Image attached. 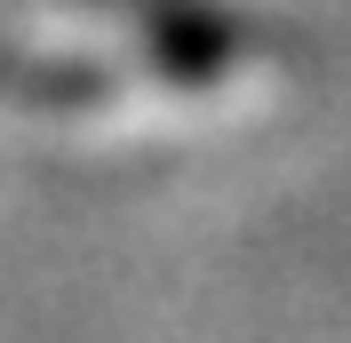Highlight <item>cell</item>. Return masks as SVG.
<instances>
[{
    "label": "cell",
    "mask_w": 351,
    "mask_h": 343,
    "mask_svg": "<svg viewBox=\"0 0 351 343\" xmlns=\"http://www.w3.org/2000/svg\"><path fill=\"white\" fill-rule=\"evenodd\" d=\"M0 96H24V104H88V96H104V72L0 48Z\"/></svg>",
    "instance_id": "1"
},
{
    "label": "cell",
    "mask_w": 351,
    "mask_h": 343,
    "mask_svg": "<svg viewBox=\"0 0 351 343\" xmlns=\"http://www.w3.org/2000/svg\"><path fill=\"white\" fill-rule=\"evenodd\" d=\"M120 8H136V16H152V32H160V48H168L176 64H216V48H199L192 40V16H184V8H168V0H120Z\"/></svg>",
    "instance_id": "2"
}]
</instances>
